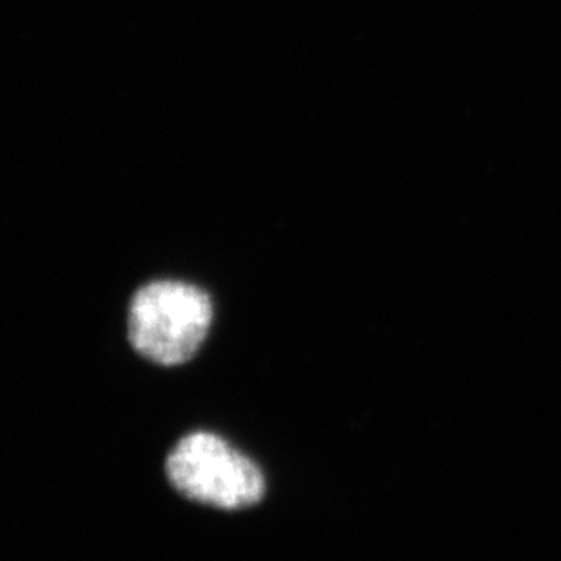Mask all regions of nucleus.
<instances>
[{"label": "nucleus", "mask_w": 561, "mask_h": 561, "mask_svg": "<svg viewBox=\"0 0 561 561\" xmlns=\"http://www.w3.org/2000/svg\"><path fill=\"white\" fill-rule=\"evenodd\" d=\"M211 298L186 282L159 280L140 287L127 317L133 350L160 366L191 360L211 325Z\"/></svg>", "instance_id": "f257e3e1"}, {"label": "nucleus", "mask_w": 561, "mask_h": 561, "mask_svg": "<svg viewBox=\"0 0 561 561\" xmlns=\"http://www.w3.org/2000/svg\"><path fill=\"white\" fill-rule=\"evenodd\" d=\"M173 488L193 502L237 511L264 499L265 480L256 463L211 433H191L165 460Z\"/></svg>", "instance_id": "f03ea898"}]
</instances>
